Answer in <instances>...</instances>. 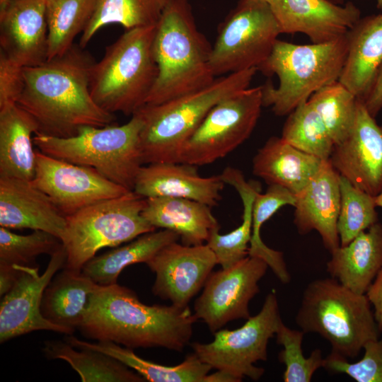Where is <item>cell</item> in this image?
<instances>
[{
    "mask_svg": "<svg viewBox=\"0 0 382 382\" xmlns=\"http://www.w3.org/2000/svg\"><path fill=\"white\" fill-rule=\"evenodd\" d=\"M42 351L50 359L67 362L83 382H144L136 371L105 353L88 348H76L67 342L46 341Z\"/></svg>",
    "mask_w": 382,
    "mask_h": 382,
    "instance_id": "32",
    "label": "cell"
},
{
    "mask_svg": "<svg viewBox=\"0 0 382 382\" xmlns=\"http://www.w3.org/2000/svg\"><path fill=\"white\" fill-rule=\"evenodd\" d=\"M146 264L156 274L154 294L185 308L204 285L217 260L206 243L186 245L175 241L164 246Z\"/></svg>",
    "mask_w": 382,
    "mask_h": 382,
    "instance_id": "16",
    "label": "cell"
},
{
    "mask_svg": "<svg viewBox=\"0 0 382 382\" xmlns=\"http://www.w3.org/2000/svg\"><path fill=\"white\" fill-rule=\"evenodd\" d=\"M197 318L188 306L146 305L130 289L96 284L79 330L89 338L126 347H163L183 352Z\"/></svg>",
    "mask_w": 382,
    "mask_h": 382,
    "instance_id": "2",
    "label": "cell"
},
{
    "mask_svg": "<svg viewBox=\"0 0 382 382\" xmlns=\"http://www.w3.org/2000/svg\"><path fill=\"white\" fill-rule=\"evenodd\" d=\"M60 239L40 230L28 235L13 233L0 227V295L3 296L13 286L22 267L36 266L37 256H50L62 247Z\"/></svg>",
    "mask_w": 382,
    "mask_h": 382,
    "instance_id": "33",
    "label": "cell"
},
{
    "mask_svg": "<svg viewBox=\"0 0 382 382\" xmlns=\"http://www.w3.org/2000/svg\"><path fill=\"white\" fill-rule=\"evenodd\" d=\"M347 34L325 43L298 45L277 40L258 67L266 76L277 75L279 85L262 86L263 107L285 116L323 87L339 79L347 51Z\"/></svg>",
    "mask_w": 382,
    "mask_h": 382,
    "instance_id": "5",
    "label": "cell"
},
{
    "mask_svg": "<svg viewBox=\"0 0 382 382\" xmlns=\"http://www.w3.org/2000/svg\"><path fill=\"white\" fill-rule=\"evenodd\" d=\"M281 137L294 147L323 161L330 159L335 146L322 119L308 101L288 115Z\"/></svg>",
    "mask_w": 382,
    "mask_h": 382,
    "instance_id": "37",
    "label": "cell"
},
{
    "mask_svg": "<svg viewBox=\"0 0 382 382\" xmlns=\"http://www.w3.org/2000/svg\"><path fill=\"white\" fill-rule=\"evenodd\" d=\"M158 76L146 105H158L209 85L212 46L198 30L188 0H174L158 22L153 43Z\"/></svg>",
    "mask_w": 382,
    "mask_h": 382,
    "instance_id": "3",
    "label": "cell"
},
{
    "mask_svg": "<svg viewBox=\"0 0 382 382\" xmlns=\"http://www.w3.org/2000/svg\"><path fill=\"white\" fill-rule=\"evenodd\" d=\"M37 133L36 121L17 103L0 107V177L34 178Z\"/></svg>",
    "mask_w": 382,
    "mask_h": 382,
    "instance_id": "27",
    "label": "cell"
},
{
    "mask_svg": "<svg viewBox=\"0 0 382 382\" xmlns=\"http://www.w3.org/2000/svg\"><path fill=\"white\" fill-rule=\"evenodd\" d=\"M95 0H46L48 30L47 60L60 57L74 45L93 11Z\"/></svg>",
    "mask_w": 382,
    "mask_h": 382,
    "instance_id": "36",
    "label": "cell"
},
{
    "mask_svg": "<svg viewBox=\"0 0 382 382\" xmlns=\"http://www.w3.org/2000/svg\"><path fill=\"white\" fill-rule=\"evenodd\" d=\"M330 276L358 294H366L382 269V224L376 222L331 253Z\"/></svg>",
    "mask_w": 382,
    "mask_h": 382,
    "instance_id": "24",
    "label": "cell"
},
{
    "mask_svg": "<svg viewBox=\"0 0 382 382\" xmlns=\"http://www.w3.org/2000/svg\"><path fill=\"white\" fill-rule=\"evenodd\" d=\"M35 156V173L31 182L50 197L66 217L93 204L131 192L93 168L54 158L39 150Z\"/></svg>",
    "mask_w": 382,
    "mask_h": 382,
    "instance_id": "14",
    "label": "cell"
},
{
    "mask_svg": "<svg viewBox=\"0 0 382 382\" xmlns=\"http://www.w3.org/2000/svg\"><path fill=\"white\" fill-rule=\"evenodd\" d=\"M8 1V0H0V4H4V3H5V2Z\"/></svg>",
    "mask_w": 382,
    "mask_h": 382,
    "instance_id": "50",
    "label": "cell"
},
{
    "mask_svg": "<svg viewBox=\"0 0 382 382\" xmlns=\"http://www.w3.org/2000/svg\"><path fill=\"white\" fill-rule=\"evenodd\" d=\"M66 260V252L62 245L51 255L42 274H39L37 265L18 270L21 273L1 301V343L35 330H50L67 335L64 328L47 320L41 312L44 291L54 274L64 268Z\"/></svg>",
    "mask_w": 382,
    "mask_h": 382,
    "instance_id": "15",
    "label": "cell"
},
{
    "mask_svg": "<svg viewBox=\"0 0 382 382\" xmlns=\"http://www.w3.org/2000/svg\"><path fill=\"white\" fill-rule=\"evenodd\" d=\"M347 35V51L338 81L364 102L382 66V13L361 18Z\"/></svg>",
    "mask_w": 382,
    "mask_h": 382,
    "instance_id": "23",
    "label": "cell"
},
{
    "mask_svg": "<svg viewBox=\"0 0 382 382\" xmlns=\"http://www.w3.org/2000/svg\"><path fill=\"white\" fill-rule=\"evenodd\" d=\"M146 199L134 191L103 200L66 217L62 243L66 252L64 268L81 271L102 248L117 247L156 230L143 216Z\"/></svg>",
    "mask_w": 382,
    "mask_h": 382,
    "instance_id": "9",
    "label": "cell"
},
{
    "mask_svg": "<svg viewBox=\"0 0 382 382\" xmlns=\"http://www.w3.org/2000/svg\"><path fill=\"white\" fill-rule=\"evenodd\" d=\"M196 166L182 163H154L143 166L133 191L144 197L185 198L209 207L217 204L226 185L220 175L202 177Z\"/></svg>",
    "mask_w": 382,
    "mask_h": 382,
    "instance_id": "22",
    "label": "cell"
},
{
    "mask_svg": "<svg viewBox=\"0 0 382 382\" xmlns=\"http://www.w3.org/2000/svg\"><path fill=\"white\" fill-rule=\"evenodd\" d=\"M374 307V313L378 329L382 332V269L366 293Z\"/></svg>",
    "mask_w": 382,
    "mask_h": 382,
    "instance_id": "43",
    "label": "cell"
},
{
    "mask_svg": "<svg viewBox=\"0 0 382 382\" xmlns=\"http://www.w3.org/2000/svg\"><path fill=\"white\" fill-rule=\"evenodd\" d=\"M282 34L268 3L239 0L219 25L209 66L216 77L258 67Z\"/></svg>",
    "mask_w": 382,
    "mask_h": 382,
    "instance_id": "10",
    "label": "cell"
},
{
    "mask_svg": "<svg viewBox=\"0 0 382 382\" xmlns=\"http://www.w3.org/2000/svg\"><path fill=\"white\" fill-rule=\"evenodd\" d=\"M363 357L350 363L333 352L324 358L323 368L332 374H344L357 382H382V339L367 342Z\"/></svg>",
    "mask_w": 382,
    "mask_h": 382,
    "instance_id": "41",
    "label": "cell"
},
{
    "mask_svg": "<svg viewBox=\"0 0 382 382\" xmlns=\"http://www.w3.org/2000/svg\"><path fill=\"white\" fill-rule=\"evenodd\" d=\"M296 323L305 334L328 341L331 352L354 359L381 331L366 294H358L332 277L317 279L304 289Z\"/></svg>",
    "mask_w": 382,
    "mask_h": 382,
    "instance_id": "6",
    "label": "cell"
},
{
    "mask_svg": "<svg viewBox=\"0 0 382 382\" xmlns=\"http://www.w3.org/2000/svg\"><path fill=\"white\" fill-rule=\"evenodd\" d=\"M179 236L162 229L144 233L127 244L94 256L83 267L81 272L99 285L117 283L120 272L135 263H146L166 245L178 241Z\"/></svg>",
    "mask_w": 382,
    "mask_h": 382,
    "instance_id": "30",
    "label": "cell"
},
{
    "mask_svg": "<svg viewBox=\"0 0 382 382\" xmlns=\"http://www.w3.org/2000/svg\"><path fill=\"white\" fill-rule=\"evenodd\" d=\"M262 107V86L248 87L219 102L184 146L179 163L204 166L225 157L250 137Z\"/></svg>",
    "mask_w": 382,
    "mask_h": 382,
    "instance_id": "12",
    "label": "cell"
},
{
    "mask_svg": "<svg viewBox=\"0 0 382 382\" xmlns=\"http://www.w3.org/2000/svg\"><path fill=\"white\" fill-rule=\"evenodd\" d=\"M96 284L81 271L64 268L52 279L44 291L42 314L64 328L67 335H72L82 321L89 296Z\"/></svg>",
    "mask_w": 382,
    "mask_h": 382,
    "instance_id": "28",
    "label": "cell"
},
{
    "mask_svg": "<svg viewBox=\"0 0 382 382\" xmlns=\"http://www.w3.org/2000/svg\"><path fill=\"white\" fill-rule=\"evenodd\" d=\"M23 68L0 50V107L17 103L24 88Z\"/></svg>",
    "mask_w": 382,
    "mask_h": 382,
    "instance_id": "42",
    "label": "cell"
},
{
    "mask_svg": "<svg viewBox=\"0 0 382 382\" xmlns=\"http://www.w3.org/2000/svg\"><path fill=\"white\" fill-rule=\"evenodd\" d=\"M329 1H330L331 2H332L334 4H336L342 5V4H344V1L345 0H329Z\"/></svg>",
    "mask_w": 382,
    "mask_h": 382,
    "instance_id": "47",
    "label": "cell"
},
{
    "mask_svg": "<svg viewBox=\"0 0 382 382\" xmlns=\"http://www.w3.org/2000/svg\"><path fill=\"white\" fill-rule=\"evenodd\" d=\"M374 199L377 207H378L382 208V192L378 196L375 197Z\"/></svg>",
    "mask_w": 382,
    "mask_h": 382,
    "instance_id": "46",
    "label": "cell"
},
{
    "mask_svg": "<svg viewBox=\"0 0 382 382\" xmlns=\"http://www.w3.org/2000/svg\"><path fill=\"white\" fill-rule=\"evenodd\" d=\"M325 124L335 145L345 140L354 124L358 99L338 80L314 93L308 100Z\"/></svg>",
    "mask_w": 382,
    "mask_h": 382,
    "instance_id": "38",
    "label": "cell"
},
{
    "mask_svg": "<svg viewBox=\"0 0 382 382\" xmlns=\"http://www.w3.org/2000/svg\"><path fill=\"white\" fill-rule=\"evenodd\" d=\"M253 68L216 77L209 85L167 102L145 105L136 113L143 121V163H179L182 150L210 110L223 99L250 87Z\"/></svg>",
    "mask_w": 382,
    "mask_h": 382,
    "instance_id": "4",
    "label": "cell"
},
{
    "mask_svg": "<svg viewBox=\"0 0 382 382\" xmlns=\"http://www.w3.org/2000/svg\"><path fill=\"white\" fill-rule=\"evenodd\" d=\"M66 217L31 180L0 177V226L48 232L62 241Z\"/></svg>",
    "mask_w": 382,
    "mask_h": 382,
    "instance_id": "21",
    "label": "cell"
},
{
    "mask_svg": "<svg viewBox=\"0 0 382 382\" xmlns=\"http://www.w3.org/2000/svg\"><path fill=\"white\" fill-rule=\"evenodd\" d=\"M143 121L138 113L122 125L85 126L76 135L56 137L37 133V150L71 163L95 168L109 180L133 191L142 167L140 132Z\"/></svg>",
    "mask_w": 382,
    "mask_h": 382,
    "instance_id": "8",
    "label": "cell"
},
{
    "mask_svg": "<svg viewBox=\"0 0 382 382\" xmlns=\"http://www.w3.org/2000/svg\"><path fill=\"white\" fill-rule=\"evenodd\" d=\"M340 208L337 233L340 246L347 245L361 232L378 221L374 197L340 175Z\"/></svg>",
    "mask_w": 382,
    "mask_h": 382,
    "instance_id": "39",
    "label": "cell"
},
{
    "mask_svg": "<svg viewBox=\"0 0 382 382\" xmlns=\"http://www.w3.org/2000/svg\"><path fill=\"white\" fill-rule=\"evenodd\" d=\"M205 382H240V380L231 373L217 370L214 374H209L206 377Z\"/></svg>",
    "mask_w": 382,
    "mask_h": 382,
    "instance_id": "45",
    "label": "cell"
},
{
    "mask_svg": "<svg viewBox=\"0 0 382 382\" xmlns=\"http://www.w3.org/2000/svg\"><path fill=\"white\" fill-rule=\"evenodd\" d=\"M305 332L293 330L282 321L276 332L277 342L283 347L278 354L280 363L285 366L284 382H310L315 372L323 368L324 358L320 349H314L308 357L303 354L302 341Z\"/></svg>",
    "mask_w": 382,
    "mask_h": 382,
    "instance_id": "40",
    "label": "cell"
},
{
    "mask_svg": "<svg viewBox=\"0 0 382 382\" xmlns=\"http://www.w3.org/2000/svg\"><path fill=\"white\" fill-rule=\"evenodd\" d=\"M377 8L382 10V0H376Z\"/></svg>",
    "mask_w": 382,
    "mask_h": 382,
    "instance_id": "48",
    "label": "cell"
},
{
    "mask_svg": "<svg viewBox=\"0 0 382 382\" xmlns=\"http://www.w3.org/2000/svg\"><path fill=\"white\" fill-rule=\"evenodd\" d=\"M174 0H95L92 15L82 32L79 45L84 48L103 27L118 23L127 30L157 25Z\"/></svg>",
    "mask_w": 382,
    "mask_h": 382,
    "instance_id": "34",
    "label": "cell"
},
{
    "mask_svg": "<svg viewBox=\"0 0 382 382\" xmlns=\"http://www.w3.org/2000/svg\"><path fill=\"white\" fill-rule=\"evenodd\" d=\"M225 184L235 188L243 203L242 223L236 229L220 234L219 227L214 228L206 244L214 253L217 264L222 269L229 268L248 255L252 234L253 208L257 185L245 180L242 172L235 168H226L220 175Z\"/></svg>",
    "mask_w": 382,
    "mask_h": 382,
    "instance_id": "31",
    "label": "cell"
},
{
    "mask_svg": "<svg viewBox=\"0 0 382 382\" xmlns=\"http://www.w3.org/2000/svg\"><path fill=\"white\" fill-rule=\"evenodd\" d=\"M80 45L42 64L23 68L24 88L17 102L38 125V133L71 137L85 126L114 125V114L93 100L91 74L96 62Z\"/></svg>",
    "mask_w": 382,
    "mask_h": 382,
    "instance_id": "1",
    "label": "cell"
},
{
    "mask_svg": "<svg viewBox=\"0 0 382 382\" xmlns=\"http://www.w3.org/2000/svg\"><path fill=\"white\" fill-rule=\"evenodd\" d=\"M260 1H265V2L268 3L269 4H270L271 2H272L273 0H260Z\"/></svg>",
    "mask_w": 382,
    "mask_h": 382,
    "instance_id": "49",
    "label": "cell"
},
{
    "mask_svg": "<svg viewBox=\"0 0 382 382\" xmlns=\"http://www.w3.org/2000/svg\"><path fill=\"white\" fill-rule=\"evenodd\" d=\"M281 33L306 35L312 43H325L344 35L361 18L352 2L329 0H273L270 4Z\"/></svg>",
    "mask_w": 382,
    "mask_h": 382,
    "instance_id": "18",
    "label": "cell"
},
{
    "mask_svg": "<svg viewBox=\"0 0 382 382\" xmlns=\"http://www.w3.org/2000/svg\"><path fill=\"white\" fill-rule=\"evenodd\" d=\"M146 199L142 212L145 219L156 228L176 233L184 245L204 244L211 231L219 227L211 207L204 203L178 197Z\"/></svg>",
    "mask_w": 382,
    "mask_h": 382,
    "instance_id": "26",
    "label": "cell"
},
{
    "mask_svg": "<svg viewBox=\"0 0 382 382\" xmlns=\"http://www.w3.org/2000/svg\"><path fill=\"white\" fill-rule=\"evenodd\" d=\"M156 28L127 30L93 65L91 94L102 109L133 115L146 105L158 76L153 50Z\"/></svg>",
    "mask_w": 382,
    "mask_h": 382,
    "instance_id": "7",
    "label": "cell"
},
{
    "mask_svg": "<svg viewBox=\"0 0 382 382\" xmlns=\"http://www.w3.org/2000/svg\"><path fill=\"white\" fill-rule=\"evenodd\" d=\"M282 321L277 294L272 290L260 312L247 319L243 326L232 330L221 328L214 332L212 342H193L191 347L198 358L212 369L231 373L240 381L244 377L257 381L265 369L254 364L267 360L269 340Z\"/></svg>",
    "mask_w": 382,
    "mask_h": 382,
    "instance_id": "11",
    "label": "cell"
},
{
    "mask_svg": "<svg viewBox=\"0 0 382 382\" xmlns=\"http://www.w3.org/2000/svg\"><path fill=\"white\" fill-rule=\"evenodd\" d=\"M323 161L272 137L253 159V173L269 185L282 186L295 195L320 169Z\"/></svg>",
    "mask_w": 382,
    "mask_h": 382,
    "instance_id": "25",
    "label": "cell"
},
{
    "mask_svg": "<svg viewBox=\"0 0 382 382\" xmlns=\"http://www.w3.org/2000/svg\"><path fill=\"white\" fill-rule=\"evenodd\" d=\"M295 202L296 195L291 192L279 185H270L265 193H256L253 203L248 255L259 257L266 262L283 284H288L291 280L283 253L268 247L262 240L260 231L262 225L281 207L285 205L294 207Z\"/></svg>",
    "mask_w": 382,
    "mask_h": 382,
    "instance_id": "35",
    "label": "cell"
},
{
    "mask_svg": "<svg viewBox=\"0 0 382 382\" xmlns=\"http://www.w3.org/2000/svg\"><path fill=\"white\" fill-rule=\"evenodd\" d=\"M330 161L340 175L375 197L382 192V125L358 100L347 137L334 146Z\"/></svg>",
    "mask_w": 382,
    "mask_h": 382,
    "instance_id": "17",
    "label": "cell"
},
{
    "mask_svg": "<svg viewBox=\"0 0 382 382\" xmlns=\"http://www.w3.org/2000/svg\"><path fill=\"white\" fill-rule=\"evenodd\" d=\"M268 265L248 255L233 266L211 273L194 305V315L214 333L229 321L248 319L249 303L260 291L258 282Z\"/></svg>",
    "mask_w": 382,
    "mask_h": 382,
    "instance_id": "13",
    "label": "cell"
},
{
    "mask_svg": "<svg viewBox=\"0 0 382 382\" xmlns=\"http://www.w3.org/2000/svg\"><path fill=\"white\" fill-rule=\"evenodd\" d=\"M363 103L369 112L374 117L382 110V66L369 95Z\"/></svg>",
    "mask_w": 382,
    "mask_h": 382,
    "instance_id": "44",
    "label": "cell"
},
{
    "mask_svg": "<svg viewBox=\"0 0 382 382\" xmlns=\"http://www.w3.org/2000/svg\"><path fill=\"white\" fill-rule=\"evenodd\" d=\"M66 342L76 348H88L108 354L132 369L150 382H205L212 369L193 352L180 364L169 366L144 359L132 349L122 347L110 341L89 342L68 335Z\"/></svg>",
    "mask_w": 382,
    "mask_h": 382,
    "instance_id": "29",
    "label": "cell"
},
{
    "mask_svg": "<svg viewBox=\"0 0 382 382\" xmlns=\"http://www.w3.org/2000/svg\"><path fill=\"white\" fill-rule=\"evenodd\" d=\"M340 174L330 160L297 195L294 224L301 234L315 230L330 253L340 245L337 224L340 208Z\"/></svg>",
    "mask_w": 382,
    "mask_h": 382,
    "instance_id": "20",
    "label": "cell"
},
{
    "mask_svg": "<svg viewBox=\"0 0 382 382\" xmlns=\"http://www.w3.org/2000/svg\"><path fill=\"white\" fill-rule=\"evenodd\" d=\"M46 0H8L0 4V50L23 67L47 58Z\"/></svg>",
    "mask_w": 382,
    "mask_h": 382,
    "instance_id": "19",
    "label": "cell"
}]
</instances>
